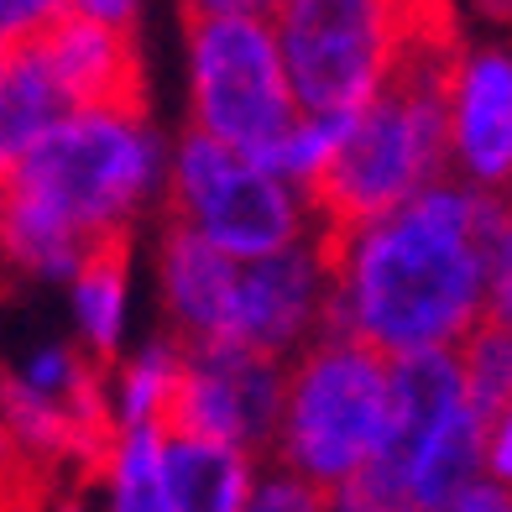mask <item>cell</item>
<instances>
[{
	"mask_svg": "<svg viewBox=\"0 0 512 512\" xmlns=\"http://www.w3.org/2000/svg\"><path fill=\"white\" fill-rule=\"evenodd\" d=\"M507 209L512 194L445 173L371 220L319 225L335 272L324 330L387 356L460 345L486 319V267Z\"/></svg>",
	"mask_w": 512,
	"mask_h": 512,
	"instance_id": "1",
	"label": "cell"
},
{
	"mask_svg": "<svg viewBox=\"0 0 512 512\" xmlns=\"http://www.w3.org/2000/svg\"><path fill=\"white\" fill-rule=\"evenodd\" d=\"M157 173L162 147L147 115L74 110L21 157L0 194V246L37 277H74L100 236L131 230Z\"/></svg>",
	"mask_w": 512,
	"mask_h": 512,
	"instance_id": "2",
	"label": "cell"
},
{
	"mask_svg": "<svg viewBox=\"0 0 512 512\" xmlns=\"http://www.w3.org/2000/svg\"><path fill=\"white\" fill-rule=\"evenodd\" d=\"M460 58L455 27L408 42L387 84L356 110L335 162L309 189L319 225L371 220L450 173V89Z\"/></svg>",
	"mask_w": 512,
	"mask_h": 512,
	"instance_id": "3",
	"label": "cell"
},
{
	"mask_svg": "<svg viewBox=\"0 0 512 512\" xmlns=\"http://www.w3.org/2000/svg\"><path fill=\"white\" fill-rule=\"evenodd\" d=\"M392 429V356L361 335L324 330L288 361V398L272 460L340 492Z\"/></svg>",
	"mask_w": 512,
	"mask_h": 512,
	"instance_id": "4",
	"label": "cell"
},
{
	"mask_svg": "<svg viewBox=\"0 0 512 512\" xmlns=\"http://www.w3.org/2000/svg\"><path fill=\"white\" fill-rule=\"evenodd\" d=\"M277 42L304 110H361L408 42L455 27L450 0H277Z\"/></svg>",
	"mask_w": 512,
	"mask_h": 512,
	"instance_id": "5",
	"label": "cell"
},
{
	"mask_svg": "<svg viewBox=\"0 0 512 512\" xmlns=\"http://www.w3.org/2000/svg\"><path fill=\"white\" fill-rule=\"evenodd\" d=\"M189 27V100L194 126L272 162L277 142L304 115L272 16H204Z\"/></svg>",
	"mask_w": 512,
	"mask_h": 512,
	"instance_id": "6",
	"label": "cell"
},
{
	"mask_svg": "<svg viewBox=\"0 0 512 512\" xmlns=\"http://www.w3.org/2000/svg\"><path fill=\"white\" fill-rule=\"evenodd\" d=\"M168 215L189 220L215 246L236 251L241 262L283 251L319 225L309 194L293 178L272 173L267 162L209 136L204 126H194L178 142L168 173Z\"/></svg>",
	"mask_w": 512,
	"mask_h": 512,
	"instance_id": "7",
	"label": "cell"
},
{
	"mask_svg": "<svg viewBox=\"0 0 512 512\" xmlns=\"http://www.w3.org/2000/svg\"><path fill=\"white\" fill-rule=\"evenodd\" d=\"M288 398V361L241 340H183V377L168 408V429L225 439L251 455H272Z\"/></svg>",
	"mask_w": 512,
	"mask_h": 512,
	"instance_id": "8",
	"label": "cell"
},
{
	"mask_svg": "<svg viewBox=\"0 0 512 512\" xmlns=\"http://www.w3.org/2000/svg\"><path fill=\"white\" fill-rule=\"evenodd\" d=\"M330 288H335V272H330V251H324L319 225L283 251L246 256L225 340H241L277 361H293L304 345L324 335Z\"/></svg>",
	"mask_w": 512,
	"mask_h": 512,
	"instance_id": "9",
	"label": "cell"
},
{
	"mask_svg": "<svg viewBox=\"0 0 512 512\" xmlns=\"http://www.w3.org/2000/svg\"><path fill=\"white\" fill-rule=\"evenodd\" d=\"M37 48L68 89L74 110H131L147 115V74L136 53V27H110L84 11H58L37 27Z\"/></svg>",
	"mask_w": 512,
	"mask_h": 512,
	"instance_id": "10",
	"label": "cell"
},
{
	"mask_svg": "<svg viewBox=\"0 0 512 512\" xmlns=\"http://www.w3.org/2000/svg\"><path fill=\"white\" fill-rule=\"evenodd\" d=\"M450 173L512 194V48L465 53L450 89Z\"/></svg>",
	"mask_w": 512,
	"mask_h": 512,
	"instance_id": "11",
	"label": "cell"
},
{
	"mask_svg": "<svg viewBox=\"0 0 512 512\" xmlns=\"http://www.w3.org/2000/svg\"><path fill=\"white\" fill-rule=\"evenodd\" d=\"M241 288V256L194 230L189 220L168 215L162 230V304H168L178 340H220L230 330Z\"/></svg>",
	"mask_w": 512,
	"mask_h": 512,
	"instance_id": "12",
	"label": "cell"
},
{
	"mask_svg": "<svg viewBox=\"0 0 512 512\" xmlns=\"http://www.w3.org/2000/svg\"><path fill=\"white\" fill-rule=\"evenodd\" d=\"M68 115H74V100L42 58L37 37H16L6 53V74H0V194L16 178L21 157Z\"/></svg>",
	"mask_w": 512,
	"mask_h": 512,
	"instance_id": "13",
	"label": "cell"
},
{
	"mask_svg": "<svg viewBox=\"0 0 512 512\" xmlns=\"http://www.w3.org/2000/svg\"><path fill=\"white\" fill-rule=\"evenodd\" d=\"M162 486H168V512H241L256 492V455L225 439L168 429Z\"/></svg>",
	"mask_w": 512,
	"mask_h": 512,
	"instance_id": "14",
	"label": "cell"
},
{
	"mask_svg": "<svg viewBox=\"0 0 512 512\" xmlns=\"http://www.w3.org/2000/svg\"><path fill=\"white\" fill-rule=\"evenodd\" d=\"M486 476V424L460 408L445 429H439L424 450H418L413 471H408V507L418 512H450L455 497Z\"/></svg>",
	"mask_w": 512,
	"mask_h": 512,
	"instance_id": "15",
	"label": "cell"
},
{
	"mask_svg": "<svg viewBox=\"0 0 512 512\" xmlns=\"http://www.w3.org/2000/svg\"><path fill=\"white\" fill-rule=\"evenodd\" d=\"M126 267H131V230H115L89 246V256L74 272V314L100 361L115 356L126 330Z\"/></svg>",
	"mask_w": 512,
	"mask_h": 512,
	"instance_id": "16",
	"label": "cell"
},
{
	"mask_svg": "<svg viewBox=\"0 0 512 512\" xmlns=\"http://www.w3.org/2000/svg\"><path fill=\"white\" fill-rule=\"evenodd\" d=\"M162 445H168V424H121L110 465H105L110 507H121V512H168Z\"/></svg>",
	"mask_w": 512,
	"mask_h": 512,
	"instance_id": "17",
	"label": "cell"
},
{
	"mask_svg": "<svg viewBox=\"0 0 512 512\" xmlns=\"http://www.w3.org/2000/svg\"><path fill=\"white\" fill-rule=\"evenodd\" d=\"M460 371H465V403L492 429V418L512 403V324L476 319V330L460 340Z\"/></svg>",
	"mask_w": 512,
	"mask_h": 512,
	"instance_id": "18",
	"label": "cell"
},
{
	"mask_svg": "<svg viewBox=\"0 0 512 512\" xmlns=\"http://www.w3.org/2000/svg\"><path fill=\"white\" fill-rule=\"evenodd\" d=\"M183 377V340H157L126 361L115 382V424H168L173 392Z\"/></svg>",
	"mask_w": 512,
	"mask_h": 512,
	"instance_id": "19",
	"label": "cell"
},
{
	"mask_svg": "<svg viewBox=\"0 0 512 512\" xmlns=\"http://www.w3.org/2000/svg\"><path fill=\"white\" fill-rule=\"evenodd\" d=\"M256 512H314V507H330V492L319 481L277 465L272 476H256V492H251Z\"/></svg>",
	"mask_w": 512,
	"mask_h": 512,
	"instance_id": "20",
	"label": "cell"
},
{
	"mask_svg": "<svg viewBox=\"0 0 512 512\" xmlns=\"http://www.w3.org/2000/svg\"><path fill=\"white\" fill-rule=\"evenodd\" d=\"M486 314L512 324V209L492 241V267H486Z\"/></svg>",
	"mask_w": 512,
	"mask_h": 512,
	"instance_id": "21",
	"label": "cell"
},
{
	"mask_svg": "<svg viewBox=\"0 0 512 512\" xmlns=\"http://www.w3.org/2000/svg\"><path fill=\"white\" fill-rule=\"evenodd\" d=\"M79 377H84V361H79L74 351H63V345L32 356V366H27V382H32L37 392H48V398H68V387H74Z\"/></svg>",
	"mask_w": 512,
	"mask_h": 512,
	"instance_id": "22",
	"label": "cell"
},
{
	"mask_svg": "<svg viewBox=\"0 0 512 512\" xmlns=\"http://www.w3.org/2000/svg\"><path fill=\"white\" fill-rule=\"evenodd\" d=\"M68 6H74V0H0V42L32 37L37 27H48V21Z\"/></svg>",
	"mask_w": 512,
	"mask_h": 512,
	"instance_id": "23",
	"label": "cell"
},
{
	"mask_svg": "<svg viewBox=\"0 0 512 512\" xmlns=\"http://www.w3.org/2000/svg\"><path fill=\"white\" fill-rule=\"evenodd\" d=\"M486 476L512 486V403L492 418V429H486Z\"/></svg>",
	"mask_w": 512,
	"mask_h": 512,
	"instance_id": "24",
	"label": "cell"
},
{
	"mask_svg": "<svg viewBox=\"0 0 512 512\" xmlns=\"http://www.w3.org/2000/svg\"><path fill=\"white\" fill-rule=\"evenodd\" d=\"M183 21H204V16H272L277 0H178Z\"/></svg>",
	"mask_w": 512,
	"mask_h": 512,
	"instance_id": "25",
	"label": "cell"
},
{
	"mask_svg": "<svg viewBox=\"0 0 512 512\" xmlns=\"http://www.w3.org/2000/svg\"><path fill=\"white\" fill-rule=\"evenodd\" d=\"M136 6H142V0H74V11L110 21V27H136Z\"/></svg>",
	"mask_w": 512,
	"mask_h": 512,
	"instance_id": "26",
	"label": "cell"
},
{
	"mask_svg": "<svg viewBox=\"0 0 512 512\" xmlns=\"http://www.w3.org/2000/svg\"><path fill=\"white\" fill-rule=\"evenodd\" d=\"M476 6L492 16V21H512V0H476Z\"/></svg>",
	"mask_w": 512,
	"mask_h": 512,
	"instance_id": "27",
	"label": "cell"
},
{
	"mask_svg": "<svg viewBox=\"0 0 512 512\" xmlns=\"http://www.w3.org/2000/svg\"><path fill=\"white\" fill-rule=\"evenodd\" d=\"M6 53H11V42H0V74H6Z\"/></svg>",
	"mask_w": 512,
	"mask_h": 512,
	"instance_id": "28",
	"label": "cell"
}]
</instances>
